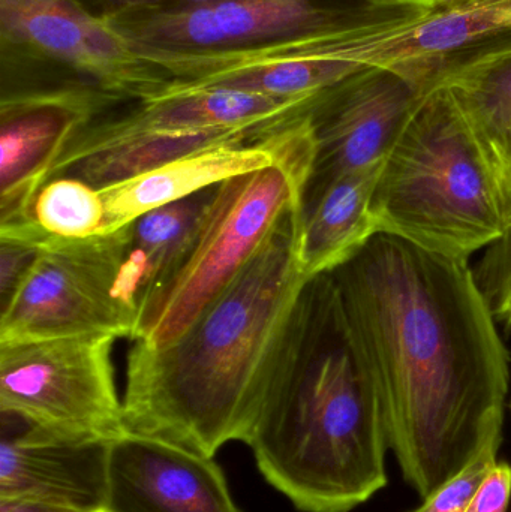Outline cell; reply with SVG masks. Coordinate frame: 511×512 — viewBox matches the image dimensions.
Instances as JSON below:
<instances>
[{
    "mask_svg": "<svg viewBox=\"0 0 511 512\" xmlns=\"http://www.w3.org/2000/svg\"><path fill=\"white\" fill-rule=\"evenodd\" d=\"M386 408L390 450L423 499L503 438L509 352L468 259L378 233L333 270Z\"/></svg>",
    "mask_w": 511,
    "mask_h": 512,
    "instance_id": "obj_1",
    "label": "cell"
},
{
    "mask_svg": "<svg viewBox=\"0 0 511 512\" xmlns=\"http://www.w3.org/2000/svg\"><path fill=\"white\" fill-rule=\"evenodd\" d=\"M300 243L302 201L176 342L162 349L132 342L126 432L206 457L230 442L248 444L312 279Z\"/></svg>",
    "mask_w": 511,
    "mask_h": 512,
    "instance_id": "obj_2",
    "label": "cell"
},
{
    "mask_svg": "<svg viewBox=\"0 0 511 512\" xmlns=\"http://www.w3.org/2000/svg\"><path fill=\"white\" fill-rule=\"evenodd\" d=\"M246 445L267 483L299 511L350 512L387 486L383 396L330 273L306 283Z\"/></svg>",
    "mask_w": 511,
    "mask_h": 512,
    "instance_id": "obj_3",
    "label": "cell"
},
{
    "mask_svg": "<svg viewBox=\"0 0 511 512\" xmlns=\"http://www.w3.org/2000/svg\"><path fill=\"white\" fill-rule=\"evenodd\" d=\"M372 215L378 233L459 259L506 231L500 180L446 86L423 96L387 155Z\"/></svg>",
    "mask_w": 511,
    "mask_h": 512,
    "instance_id": "obj_4",
    "label": "cell"
},
{
    "mask_svg": "<svg viewBox=\"0 0 511 512\" xmlns=\"http://www.w3.org/2000/svg\"><path fill=\"white\" fill-rule=\"evenodd\" d=\"M372 0H221L188 11L110 24L132 53L170 78L194 83L287 48L422 14Z\"/></svg>",
    "mask_w": 511,
    "mask_h": 512,
    "instance_id": "obj_5",
    "label": "cell"
},
{
    "mask_svg": "<svg viewBox=\"0 0 511 512\" xmlns=\"http://www.w3.org/2000/svg\"><path fill=\"white\" fill-rule=\"evenodd\" d=\"M314 149L216 188L188 251L140 301L131 342L162 349L186 333L251 261L281 216L302 201Z\"/></svg>",
    "mask_w": 511,
    "mask_h": 512,
    "instance_id": "obj_6",
    "label": "cell"
},
{
    "mask_svg": "<svg viewBox=\"0 0 511 512\" xmlns=\"http://www.w3.org/2000/svg\"><path fill=\"white\" fill-rule=\"evenodd\" d=\"M170 84L72 0L0 5V101L69 93L116 110Z\"/></svg>",
    "mask_w": 511,
    "mask_h": 512,
    "instance_id": "obj_7",
    "label": "cell"
},
{
    "mask_svg": "<svg viewBox=\"0 0 511 512\" xmlns=\"http://www.w3.org/2000/svg\"><path fill=\"white\" fill-rule=\"evenodd\" d=\"M117 337H65L0 346V412L66 444L125 436L114 373Z\"/></svg>",
    "mask_w": 511,
    "mask_h": 512,
    "instance_id": "obj_8",
    "label": "cell"
},
{
    "mask_svg": "<svg viewBox=\"0 0 511 512\" xmlns=\"http://www.w3.org/2000/svg\"><path fill=\"white\" fill-rule=\"evenodd\" d=\"M128 225L89 239L47 237L0 310V346L110 334L132 339L137 312L123 303L119 277Z\"/></svg>",
    "mask_w": 511,
    "mask_h": 512,
    "instance_id": "obj_9",
    "label": "cell"
},
{
    "mask_svg": "<svg viewBox=\"0 0 511 512\" xmlns=\"http://www.w3.org/2000/svg\"><path fill=\"white\" fill-rule=\"evenodd\" d=\"M321 42L338 59L392 69L428 93L453 75L511 51V0L422 12Z\"/></svg>",
    "mask_w": 511,
    "mask_h": 512,
    "instance_id": "obj_10",
    "label": "cell"
},
{
    "mask_svg": "<svg viewBox=\"0 0 511 512\" xmlns=\"http://www.w3.org/2000/svg\"><path fill=\"white\" fill-rule=\"evenodd\" d=\"M426 93L392 69L362 66L312 99L314 161L305 195L386 161Z\"/></svg>",
    "mask_w": 511,
    "mask_h": 512,
    "instance_id": "obj_11",
    "label": "cell"
},
{
    "mask_svg": "<svg viewBox=\"0 0 511 512\" xmlns=\"http://www.w3.org/2000/svg\"><path fill=\"white\" fill-rule=\"evenodd\" d=\"M314 149L306 116L249 140L225 141L186 153L131 179L99 189L104 233H113L150 210L200 194L233 177L284 164Z\"/></svg>",
    "mask_w": 511,
    "mask_h": 512,
    "instance_id": "obj_12",
    "label": "cell"
},
{
    "mask_svg": "<svg viewBox=\"0 0 511 512\" xmlns=\"http://www.w3.org/2000/svg\"><path fill=\"white\" fill-rule=\"evenodd\" d=\"M111 108L89 96L0 101V227L33 224V200L69 141Z\"/></svg>",
    "mask_w": 511,
    "mask_h": 512,
    "instance_id": "obj_13",
    "label": "cell"
},
{
    "mask_svg": "<svg viewBox=\"0 0 511 512\" xmlns=\"http://www.w3.org/2000/svg\"><path fill=\"white\" fill-rule=\"evenodd\" d=\"M110 512H242L213 457L126 433L108 450Z\"/></svg>",
    "mask_w": 511,
    "mask_h": 512,
    "instance_id": "obj_14",
    "label": "cell"
},
{
    "mask_svg": "<svg viewBox=\"0 0 511 512\" xmlns=\"http://www.w3.org/2000/svg\"><path fill=\"white\" fill-rule=\"evenodd\" d=\"M0 499H38L84 512L105 510L110 444H66L2 414Z\"/></svg>",
    "mask_w": 511,
    "mask_h": 512,
    "instance_id": "obj_15",
    "label": "cell"
},
{
    "mask_svg": "<svg viewBox=\"0 0 511 512\" xmlns=\"http://www.w3.org/2000/svg\"><path fill=\"white\" fill-rule=\"evenodd\" d=\"M383 165L345 174L302 198L300 251L309 277L332 273L378 234L372 197Z\"/></svg>",
    "mask_w": 511,
    "mask_h": 512,
    "instance_id": "obj_16",
    "label": "cell"
},
{
    "mask_svg": "<svg viewBox=\"0 0 511 512\" xmlns=\"http://www.w3.org/2000/svg\"><path fill=\"white\" fill-rule=\"evenodd\" d=\"M216 188L144 213L128 224L119 295L137 312L146 292L167 276L191 246Z\"/></svg>",
    "mask_w": 511,
    "mask_h": 512,
    "instance_id": "obj_17",
    "label": "cell"
},
{
    "mask_svg": "<svg viewBox=\"0 0 511 512\" xmlns=\"http://www.w3.org/2000/svg\"><path fill=\"white\" fill-rule=\"evenodd\" d=\"M498 180L511 167V51L444 81Z\"/></svg>",
    "mask_w": 511,
    "mask_h": 512,
    "instance_id": "obj_18",
    "label": "cell"
},
{
    "mask_svg": "<svg viewBox=\"0 0 511 512\" xmlns=\"http://www.w3.org/2000/svg\"><path fill=\"white\" fill-rule=\"evenodd\" d=\"M105 204L99 189L74 177H56L42 185L30 219L56 239H89L104 234Z\"/></svg>",
    "mask_w": 511,
    "mask_h": 512,
    "instance_id": "obj_19",
    "label": "cell"
},
{
    "mask_svg": "<svg viewBox=\"0 0 511 512\" xmlns=\"http://www.w3.org/2000/svg\"><path fill=\"white\" fill-rule=\"evenodd\" d=\"M501 442L503 438L488 442L464 469L441 484L419 508L408 512H467L489 472L498 463Z\"/></svg>",
    "mask_w": 511,
    "mask_h": 512,
    "instance_id": "obj_20",
    "label": "cell"
},
{
    "mask_svg": "<svg viewBox=\"0 0 511 512\" xmlns=\"http://www.w3.org/2000/svg\"><path fill=\"white\" fill-rule=\"evenodd\" d=\"M477 285L497 322L511 331V230L486 248L474 268Z\"/></svg>",
    "mask_w": 511,
    "mask_h": 512,
    "instance_id": "obj_21",
    "label": "cell"
},
{
    "mask_svg": "<svg viewBox=\"0 0 511 512\" xmlns=\"http://www.w3.org/2000/svg\"><path fill=\"white\" fill-rule=\"evenodd\" d=\"M84 12L104 21L122 20L140 15L167 14V12L188 11L221 0H72Z\"/></svg>",
    "mask_w": 511,
    "mask_h": 512,
    "instance_id": "obj_22",
    "label": "cell"
},
{
    "mask_svg": "<svg viewBox=\"0 0 511 512\" xmlns=\"http://www.w3.org/2000/svg\"><path fill=\"white\" fill-rule=\"evenodd\" d=\"M41 245L24 237L0 236V304L20 285L38 258Z\"/></svg>",
    "mask_w": 511,
    "mask_h": 512,
    "instance_id": "obj_23",
    "label": "cell"
},
{
    "mask_svg": "<svg viewBox=\"0 0 511 512\" xmlns=\"http://www.w3.org/2000/svg\"><path fill=\"white\" fill-rule=\"evenodd\" d=\"M511 501V466L498 462L489 472L467 512H509Z\"/></svg>",
    "mask_w": 511,
    "mask_h": 512,
    "instance_id": "obj_24",
    "label": "cell"
},
{
    "mask_svg": "<svg viewBox=\"0 0 511 512\" xmlns=\"http://www.w3.org/2000/svg\"><path fill=\"white\" fill-rule=\"evenodd\" d=\"M0 512H84L38 499H0Z\"/></svg>",
    "mask_w": 511,
    "mask_h": 512,
    "instance_id": "obj_25",
    "label": "cell"
},
{
    "mask_svg": "<svg viewBox=\"0 0 511 512\" xmlns=\"http://www.w3.org/2000/svg\"><path fill=\"white\" fill-rule=\"evenodd\" d=\"M491 2L495 0H405L407 5L416 6L423 12L452 11V9L470 8V6Z\"/></svg>",
    "mask_w": 511,
    "mask_h": 512,
    "instance_id": "obj_26",
    "label": "cell"
},
{
    "mask_svg": "<svg viewBox=\"0 0 511 512\" xmlns=\"http://www.w3.org/2000/svg\"><path fill=\"white\" fill-rule=\"evenodd\" d=\"M501 191H503L504 204H506L507 221L511 216V167L501 179Z\"/></svg>",
    "mask_w": 511,
    "mask_h": 512,
    "instance_id": "obj_27",
    "label": "cell"
},
{
    "mask_svg": "<svg viewBox=\"0 0 511 512\" xmlns=\"http://www.w3.org/2000/svg\"><path fill=\"white\" fill-rule=\"evenodd\" d=\"M50 2V0H0V5H30V3Z\"/></svg>",
    "mask_w": 511,
    "mask_h": 512,
    "instance_id": "obj_28",
    "label": "cell"
},
{
    "mask_svg": "<svg viewBox=\"0 0 511 512\" xmlns=\"http://www.w3.org/2000/svg\"><path fill=\"white\" fill-rule=\"evenodd\" d=\"M375 3H381V5H407L405 0H372Z\"/></svg>",
    "mask_w": 511,
    "mask_h": 512,
    "instance_id": "obj_29",
    "label": "cell"
},
{
    "mask_svg": "<svg viewBox=\"0 0 511 512\" xmlns=\"http://www.w3.org/2000/svg\"><path fill=\"white\" fill-rule=\"evenodd\" d=\"M506 230H511V216L509 218V221H507V227Z\"/></svg>",
    "mask_w": 511,
    "mask_h": 512,
    "instance_id": "obj_30",
    "label": "cell"
},
{
    "mask_svg": "<svg viewBox=\"0 0 511 512\" xmlns=\"http://www.w3.org/2000/svg\"><path fill=\"white\" fill-rule=\"evenodd\" d=\"M96 512H110V511H107V510H99V511H96Z\"/></svg>",
    "mask_w": 511,
    "mask_h": 512,
    "instance_id": "obj_31",
    "label": "cell"
},
{
    "mask_svg": "<svg viewBox=\"0 0 511 512\" xmlns=\"http://www.w3.org/2000/svg\"><path fill=\"white\" fill-rule=\"evenodd\" d=\"M510 411H511V403H510Z\"/></svg>",
    "mask_w": 511,
    "mask_h": 512,
    "instance_id": "obj_32",
    "label": "cell"
}]
</instances>
